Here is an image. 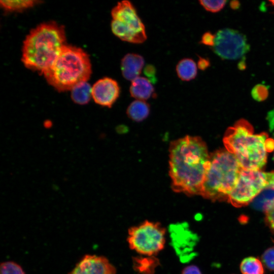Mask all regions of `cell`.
<instances>
[{
	"label": "cell",
	"mask_w": 274,
	"mask_h": 274,
	"mask_svg": "<svg viewBox=\"0 0 274 274\" xmlns=\"http://www.w3.org/2000/svg\"><path fill=\"white\" fill-rule=\"evenodd\" d=\"M210 156L206 143L199 136L186 135L171 142L169 175L173 190L190 196L201 195Z\"/></svg>",
	"instance_id": "obj_1"
},
{
	"label": "cell",
	"mask_w": 274,
	"mask_h": 274,
	"mask_svg": "<svg viewBox=\"0 0 274 274\" xmlns=\"http://www.w3.org/2000/svg\"><path fill=\"white\" fill-rule=\"evenodd\" d=\"M223 143L226 150L246 169H260L266 162L267 152L274 149L272 139L264 132L254 134L251 124L243 119L227 129Z\"/></svg>",
	"instance_id": "obj_2"
},
{
	"label": "cell",
	"mask_w": 274,
	"mask_h": 274,
	"mask_svg": "<svg viewBox=\"0 0 274 274\" xmlns=\"http://www.w3.org/2000/svg\"><path fill=\"white\" fill-rule=\"evenodd\" d=\"M64 27L54 22L32 29L23 41L21 60L27 68L43 74L65 45Z\"/></svg>",
	"instance_id": "obj_3"
},
{
	"label": "cell",
	"mask_w": 274,
	"mask_h": 274,
	"mask_svg": "<svg viewBox=\"0 0 274 274\" xmlns=\"http://www.w3.org/2000/svg\"><path fill=\"white\" fill-rule=\"evenodd\" d=\"M91 74L89 55L82 48L66 44L43 73L47 82L59 91L71 90L78 83L87 81Z\"/></svg>",
	"instance_id": "obj_4"
},
{
	"label": "cell",
	"mask_w": 274,
	"mask_h": 274,
	"mask_svg": "<svg viewBox=\"0 0 274 274\" xmlns=\"http://www.w3.org/2000/svg\"><path fill=\"white\" fill-rule=\"evenodd\" d=\"M242 168L236 157L227 150L214 152L210 156L201 195L213 201L227 200Z\"/></svg>",
	"instance_id": "obj_5"
},
{
	"label": "cell",
	"mask_w": 274,
	"mask_h": 274,
	"mask_svg": "<svg viewBox=\"0 0 274 274\" xmlns=\"http://www.w3.org/2000/svg\"><path fill=\"white\" fill-rule=\"evenodd\" d=\"M113 33L123 41L141 44L147 40L145 27L135 8L128 1L118 2L111 11Z\"/></svg>",
	"instance_id": "obj_6"
},
{
	"label": "cell",
	"mask_w": 274,
	"mask_h": 274,
	"mask_svg": "<svg viewBox=\"0 0 274 274\" xmlns=\"http://www.w3.org/2000/svg\"><path fill=\"white\" fill-rule=\"evenodd\" d=\"M127 242L138 254L154 256L164 248L166 229L160 223L145 220L129 228Z\"/></svg>",
	"instance_id": "obj_7"
},
{
	"label": "cell",
	"mask_w": 274,
	"mask_h": 274,
	"mask_svg": "<svg viewBox=\"0 0 274 274\" xmlns=\"http://www.w3.org/2000/svg\"><path fill=\"white\" fill-rule=\"evenodd\" d=\"M274 181V171L242 168L236 183L228 195L227 201L235 207L252 202L260 192Z\"/></svg>",
	"instance_id": "obj_8"
},
{
	"label": "cell",
	"mask_w": 274,
	"mask_h": 274,
	"mask_svg": "<svg viewBox=\"0 0 274 274\" xmlns=\"http://www.w3.org/2000/svg\"><path fill=\"white\" fill-rule=\"evenodd\" d=\"M215 35L212 49L223 60L238 59L250 51L246 36L237 30L225 28L219 30Z\"/></svg>",
	"instance_id": "obj_9"
},
{
	"label": "cell",
	"mask_w": 274,
	"mask_h": 274,
	"mask_svg": "<svg viewBox=\"0 0 274 274\" xmlns=\"http://www.w3.org/2000/svg\"><path fill=\"white\" fill-rule=\"evenodd\" d=\"M116 267L103 256L86 254L68 274H116Z\"/></svg>",
	"instance_id": "obj_10"
},
{
	"label": "cell",
	"mask_w": 274,
	"mask_h": 274,
	"mask_svg": "<svg viewBox=\"0 0 274 274\" xmlns=\"http://www.w3.org/2000/svg\"><path fill=\"white\" fill-rule=\"evenodd\" d=\"M120 93L118 82L109 77L98 80L92 87V97L96 104L102 107L111 108L119 97Z\"/></svg>",
	"instance_id": "obj_11"
},
{
	"label": "cell",
	"mask_w": 274,
	"mask_h": 274,
	"mask_svg": "<svg viewBox=\"0 0 274 274\" xmlns=\"http://www.w3.org/2000/svg\"><path fill=\"white\" fill-rule=\"evenodd\" d=\"M144 65V59L142 56L135 53H128L121 61L122 76L126 80L132 81L139 77Z\"/></svg>",
	"instance_id": "obj_12"
},
{
	"label": "cell",
	"mask_w": 274,
	"mask_h": 274,
	"mask_svg": "<svg viewBox=\"0 0 274 274\" xmlns=\"http://www.w3.org/2000/svg\"><path fill=\"white\" fill-rule=\"evenodd\" d=\"M129 92L132 97L141 100L148 99L155 95L152 83L147 78L142 77H138L131 81Z\"/></svg>",
	"instance_id": "obj_13"
},
{
	"label": "cell",
	"mask_w": 274,
	"mask_h": 274,
	"mask_svg": "<svg viewBox=\"0 0 274 274\" xmlns=\"http://www.w3.org/2000/svg\"><path fill=\"white\" fill-rule=\"evenodd\" d=\"M257 210L266 212L274 205V181L266 186L252 201Z\"/></svg>",
	"instance_id": "obj_14"
},
{
	"label": "cell",
	"mask_w": 274,
	"mask_h": 274,
	"mask_svg": "<svg viewBox=\"0 0 274 274\" xmlns=\"http://www.w3.org/2000/svg\"><path fill=\"white\" fill-rule=\"evenodd\" d=\"M178 77L182 81H189L195 78L197 66L191 58H185L180 60L176 66Z\"/></svg>",
	"instance_id": "obj_15"
},
{
	"label": "cell",
	"mask_w": 274,
	"mask_h": 274,
	"mask_svg": "<svg viewBox=\"0 0 274 274\" xmlns=\"http://www.w3.org/2000/svg\"><path fill=\"white\" fill-rule=\"evenodd\" d=\"M71 91L72 100L78 105L88 104L92 97V87L87 81L78 83Z\"/></svg>",
	"instance_id": "obj_16"
},
{
	"label": "cell",
	"mask_w": 274,
	"mask_h": 274,
	"mask_svg": "<svg viewBox=\"0 0 274 274\" xmlns=\"http://www.w3.org/2000/svg\"><path fill=\"white\" fill-rule=\"evenodd\" d=\"M150 105L144 100H135L128 107L126 114L128 117L136 122L145 119L150 113Z\"/></svg>",
	"instance_id": "obj_17"
},
{
	"label": "cell",
	"mask_w": 274,
	"mask_h": 274,
	"mask_svg": "<svg viewBox=\"0 0 274 274\" xmlns=\"http://www.w3.org/2000/svg\"><path fill=\"white\" fill-rule=\"evenodd\" d=\"M134 268L142 274H153L158 261L154 256L137 257L134 260Z\"/></svg>",
	"instance_id": "obj_18"
},
{
	"label": "cell",
	"mask_w": 274,
	"mask_h": 274,
	"mask_svg": "<svg viewBox=\"0 0 274 274\" xmlns=\"http://www.w3.org/2000/svg\"><path fill=\"white\" fill-rule=\"evenodd\" d=\"M240 270L242 274H264L262 262L254 257L244 259L240 264Z\"/></svg>",
	"instance_id": "obj_19"
},
{
	"label": "cell",
	"mask_w": 274,
	"mask_h": 274,
	"mask_svg": "<svg viewBox=\"0 0 274 274\" xmlns=\"http://www.w3.org/2000/svg\"><path fill=\"white\" fill-rule=\"evenodd\" d=\"M38 1L20 0V1H0L1 7L8 11H22L36 5Z\"/></svg>",
	"instance_id": "obj_20"
},
{
	"label": "cell",
	"mask_w": 274,
	"mask_h": 274,
	"mask_svg": "<svg viewBox=\"0 0 274 274\" xmlns=\"http://www.w3.org/2000/svg\"><path fill=\"white\" fill-rule=\"evenodd\" d=\"M0 274H25V272L17 263L7 261L1 263Z\"/></svg>",
	"instance_id": "obj_21"
},
{
	"label": "cell",
	"mask_w": 274,
	"mask_h": 274,
	"mask_svg": "<svg viewBox=\"0 0 274 274\" xmlns=\"http://www.w3.org/2000/svg\"><path fill=\"white\" fill-rule=\"evenodd\" d=\"M269 88L268 86L263 84H256L251 90L252 97L257 101L265 100L269 95Z\"/></svg>",
	"instance_id": "obj_22"
},
{
	"label": "cell",
	"mask_w": 274,
	"mask_h": 274,
	"mask_svg": "<svg viewBox=\"0 0 274 274\" xmlns=\"http://www.w3.org/2000/svg\"><path fill=\"white\" fill-rule=\"evenodd\" d=\"M200 5L207 11L217 13L225 7L227 1H199Z\"/></svg>",
	"instance_id": "obj_23"
},
{
	"label": "cell",
	"mask_w": 274,
	"mask_h": 274,
	"mask_svg": "<svg viewBox=\"0 0 274 274\" xmlns=\"http://www.w3.org/2000/svg\"><path fill=\"white\" fill-rule=\"evenodd\" d=\"M262 260L267 268L274 270V247L270 248L264 252Z\"/></svg>",
	"instance_id": "obj_24"
},
{
	"label": "cell",
	"mask_w": 274,
	"mask_h": 274,
	"mask_svg": "<svg viewBox=\"0 0 274 274\" xmlns=\"http://www.w3.org/2000/svg\"><path fill=\"white\" fill-rule=\"evenodd\" d=\"M144 73L147 79L153 84L157 81L156 78V69L154 65L147 64L144 68Z\"/></svg>",
	"instance_id": "obj_25"
},
{
	"label": "cell",
	"mask_w": 274,
	"mask_h": 274,
	"mask_svg": "<svg viewBox=\"0 0 274 274\" xmlns=\"http://www.w3.org/2000/svg\"><path fill=\"white\" fill-rule=\"evenodd\" d=\"M216 35L210 31L204 32L201 38L200 43L206 46L213 47L215 42Z\"/></svg>",
	"instance_id": "obj_26"
},
{
	"label": "cell",
	"mask_w": 274,
	"mask_h": 274,
	"mask_svg": "<svg viewBox=\"0 0 274 274\" xmlns=\"http://www.w3.org/2000/svg\"><path fill=\"white\" fill-rule=\"evenodd\" d=\"M265 213L267 223L272 229L274 230V205Z\"/></svg>",
	"instance_id": "obj_27"
},
{
	"label": "cell",
	"mask_w": 274,
	"mask_h": 274,
	"mask_svg": "<svg viewBox=\"0 0 274 274\" xmlns=\"http://www.w3.org/2000/svg\"><path fill=\"white\" fill-rule=\"evenodd\" d=\"M211 65V62L207 58L198 56L197 66L198 68L201 71L207 70Z\"/></svg>",
	"instance_id": "obj_28"
},
{
	"label": "cell",
	"mask_w": 274,
	"mask_h": 274,
	"mask_svg": "<svg viewBox=\"0 0 274 274\" xmlns=\"http://www.w3.org/2000/svg\"><path fill=\"white\" fill-rule=\"evenodd\" d=\"M181 274H202L199 268L193 265H189L185 267Z\"/></svg>",
	"instance_id": "obj_29"
},
{
	"label": "cell",
	"mask_w": 274,
	"mask_h": 274,
	"mask_svg": "<svg viewBox=\"0 0 274 274\" xmlns=\"http://www.w3.org/2000/svg\"><path fill=\"white\" fill-rule=\"evenodd\" d=\"M230 8L234 10H236L240 8L241 4L238 1H232L229 3Z\"/></svg>",
	"instance_id": "obj_30"
},
{
	"label": "cell",
	"mask_w": 274,
	"mask_h": 274,
	"mask_svg": "<svg viewBox=\"0 0 274 274\" xmlns=\"http://www.w3.org/2000/svg\"><path fill=\"white\" fill-rule=\"evenodd\" d=\"M246 65L245 60H241L238 63V68L240 70H244L246 68Z\"/></svg>",
	"instance_id": "obj_31"
},
{
	"label": "cell",
	"mask_w": 274,
	"mask_h": 274,
	"mask_svg": "<svg viewBox=\"0 0 274 274\" xmlns=\"http://www.w3.org/2000/svg\"><path fill=\"white\" fill-rule=\"evenodd\" d=\"M269 4V5L274 7V0H270L268 1Z\"/></svg>",
	"instance_id": "obj_32"
},
{
	"label": "cell",
	"mask_w": 274,
	"mask_h": 274,
	"mask_svg": "<svg viewBox=\"0 0 274 274\" xmlns=\"http://www.w3.org/2000/svg\"><path fill=\"white\" fill-rule=\"evenodd\" d=\"M273 159H274V156H273Z\"/></svg>",
	"instance_id": "obj_33"
}]
</instances>
